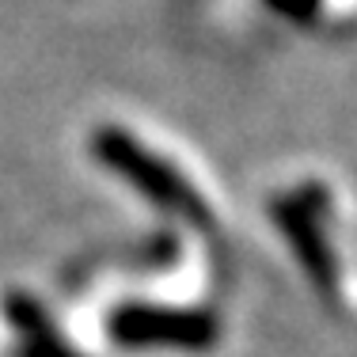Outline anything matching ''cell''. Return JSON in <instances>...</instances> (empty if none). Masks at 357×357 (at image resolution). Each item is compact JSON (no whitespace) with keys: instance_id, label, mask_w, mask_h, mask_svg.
<instances>
[{"instance_id":"6da1fadb","label":"cell","mask_w":357,"mask_h":357,"mask_svg":"<svg viewBox=\"0 0 357 357\" xmlns=\"http://www.w3.org/2000/svg\"><path fill=\"white\" fill-rule=\"evenodd\" d=\"M88 144H91V156H96L107 172L126 178V183L137 194H144L152 206L167 209V213L190 220V225H198V228L209 225V206H206V198L194 190V183L178 172V167L167 164L164 156L144 149L133 133L118 130V126H99Z\"/></svg>"},{"instance_id":"7a4b0ae2","label":"cell","mask_w":357,"mask_h":357,"mask_svg":"<svg viewBox=\"0 0 357 357\" xmlns=\"http://www.w3.org/2000/svg\"><path fill=\"white\" fill-rule=\"evenodd\" d=\"M107 335L122 350H209L220 338V323L206 308H172V304H118L107 316Z\"/></svg>"},{"instance_id":"3957f363","label":"cell","mask_w":357,"mask_h":357,"mask_svg":"<svg viewBox=\"0 0 357 357\" xmlns=\"http://www.w3.org/2000/svg\"><path fill=\"white\" fill-rule=\"evenodd\" d=\"M323 202H327V194L312 183V186H304V190L289 194V198H278L274 206H270V213H274V225L289 236V243H293L301 266L308 270V278L323 289V293H331V289H335V259H331L323 228H319Z\"/></svg>"},{"instance_id":"277c9868","label":"cell","mask_w":357,"mask_h":357,"mask_svg":"<svg viewBox=\"0 0 357 357\" xmlns=\"http://www.w3.org/2000/svg\"><path fill=\"white\" fill-rule=\"evenodd\" d=\"M0 312H4V319L23 335V346L15 357H84L61 338L57 323L50 319V312L42 308L35 296L8 293L4 301H0Z\"/></svg>"},{"instance_id":"5b68a950","label":"cell","mask_w":357,"mask_h":357,"mask_svg":"<svg viewBox=\"0 0 357 357\" xmlns=\"http://www.w3.org/2000/svg\"><path fill=\"white\" fill-rule=\"evenodd\" d=\"M270 8H274L278 15H285V20L293 23H312L319 15V4L323 0H266Z\"/></svg>"}]
</instances>
